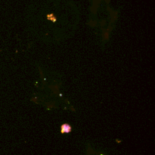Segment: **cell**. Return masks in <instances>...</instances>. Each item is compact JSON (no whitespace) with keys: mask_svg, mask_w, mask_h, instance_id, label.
<instances>
[{"mask_svg":"<svg viewBox=\"0 0 155 155\" xmlns=\"http://www.w3.org/2000/svg\"><path fill=\"white\" fill-rule=\"evenodd\" d=\"M71 130H72V127L69 124H64L61 125V133H70Z\"/></svg>","mask_w":155,"mask_h":155,"instance_id":"1","label":"cell"},{"mask_svg":"<svg viewBox=\"0 0 155 155\" xmlns=\"http://www.w3.org/2000/svg\"><path fill=\"white\" fill-rule=\"evenodd\" d=\"M101 155H103V154H101Z\"/></svg>","mask_w":155,"mask_h":155,"instance_id":"2","label":"cell"}]
</instances>
